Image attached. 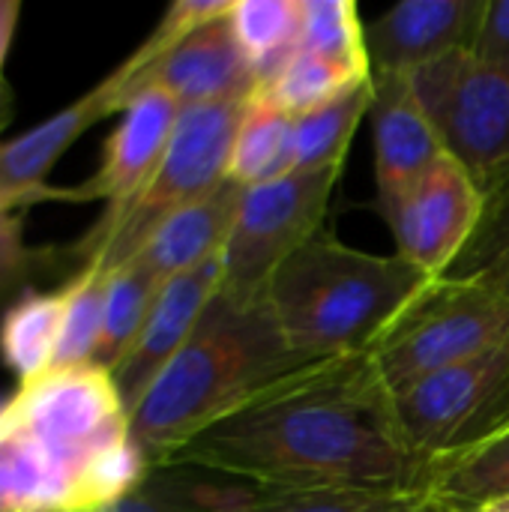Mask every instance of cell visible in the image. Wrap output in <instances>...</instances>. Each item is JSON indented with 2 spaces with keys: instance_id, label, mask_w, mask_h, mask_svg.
Masks as SVG:
<instances>
[{
  "instance_id": "cell-1",
  "label": "cell",
  "mask_w": 509,
  "mask_h": 512,
  "mask_svg": "<svg viewBox=\"0 0 509 512\" xmlns=\"http://www.w3.org/2000/svg\"><path fill=\"white\" fill-rule=\"evenodd\" d=\"M171 465L270 489H432L369 354L315 360L198 435Z\"/></svg>"
},
{
  "instance_id": "cell-2",
  "label": "cell",
  "mask_w": 509,
  "mask_h": 512,
  "mask_svg": "<svg viewBox=\"0 0 509 512\" xmlns=\"http://www.w3.org/2000/svg\"><path fill=\"white\" fill-rule=\"evenodd\" d=\"M150 471L105 369H54L0 402V512H105Z\"/></svg>"
},
{
  "instance_id": "cell-3",
  "label": "cell",
  "mask_w": 509,
  "mask_h": 512,
  "mask_svg": "<svg viewBox=\"0 0 509 512\" xmlns=\"http://www.w3.org/2000/svg\"><path fill=\"white\" fill-rule=\"evenodd\" d=\"M309 363L282 339L267 297L237 303L219 291L129 414L132 438L153 471L171 468L198 435Z\"/></svg>"
},
{
  "instance_id": "cell-4",
  "label": "cell",
  "mask_w": 509,
  "mask_h": 512,
  "mask_svg": "<svg viewBox=\"0 0 509 512\" xmlns=\"http://www.w3.org/2000/svg\"><path fill=\"white\" fill-rule=\"evenodd\" d=\"M432 279L396 255H372L315 234L270 279L267 306L288 348L306 360L363 354Z\"/></svg>"
},
{
  "instance_id": "cell-5",
  "label": "cell",
  "mask_w": 509,
  "mask_h": 512,
  "mask_svg": "<svg viewBox=\"0 0 509 512\" xmlns=\"http://www.w3.org/2000/svg\"><path fill=\"white\" fill-rule=\"evenodd\" d=\"M246 102L183 108L159 168L126 207L105 213L84 234L75 249L81 261H99L108 270L123 267L168 216L219 189L228 180L234 135Z\"/></svg>"
},
{
  "instance_id": "cell-6",
  "label": "cell",
  "mask_w": 509,
  "mask_h": 512,
  "mask_svg": "<svg viewBox=\"0 0 509 512\" xmlns=\"http://www.w3.org/2000/svg\"><path fill=\"white\" fill-rule=\"evenodd\" d=\"M509 348V297L489 288L432 279L366 351L390 393L426 375Z\"/></svg>"
},
{
  "instance_id": "cell-7",
  "label": "cell",
  "mask_w": 509,
  "mask_h": 512,
  "mask_svg": "<svg viewBox=\"0 0 509 512\" xmlns=\"http://www.w3.org/2000/svg\"><path fill=\"white\" fill-rule=\"evenodd\" d=\"M393 405L408 444L441 471L509 432V348L426 375Z\"/></svg>"
},
{
  "instance_id": "cell-8",
  "label": "cell",
  "mask_w": 509,
  "mask_h": 512,
  "mask_svg": "<svg viewBox=\"0 0 509 512\" xmlns=\"http://www.w3.org/2000/svg\"><path fill=\"white\" fill-rule=\"evenodd\" d=\"M342 165L291 171L273 183L252 186L222 249V294L237 303H258L276 270L315 234L333 195Z\"/></svg>"
},
{
  "instance_id": "cell-9",
  "label": "cell",
  "mask_w": 509,
  "mask_h": 512,
  "mask_svg": "<svg viewBox=\"0 0 509 512\" xmlns=\"http://www.w3.org/2000/svg\"><path fill=\"white\" fill-rule=\"evenodd\" d=\"M411 84L453 153L474 177L509 159V69L453 51L417 72Z\"/></svg>"
},
{
  "instance_id": "cell-10",
  "label": "cell",
  "mask_w": 509,
  "mask_h": 512,
  "mask_svg": "<svg viewBox=\"0 0 509 512\" xmlns=\"http://www.w3.org/2000/svg\"><path fill=\"white\" fill-rule=\"evenodd\" d=\"M111 75L117 81L120 108L144 90H162L180 108L246 102L258 93V78L237 42L231 9L198 24L150 63L129 66L123 60Z\"/></svg>"
},
{
  "instance_id": "cell-11",
  "label": "cell",
  "mask_w": 509,
  "mask_h": 512,
  "mask_svg": "<svg viewBox=\"0 0 509 512\" xmlns=\"http://www.w3.org/2000/svg\"><path fill=\"white\" fill-rule=\"evenodd\" d=\"M384 216L399 255L429 279H441L477 228L480 186L453 153H444Z\"/></svg>"
},
{
  "instance_id": "cell-12",
  "label": "cell",
  "mask_w": 509,
  "mask_h": 512,
  "mask_svg": "<svg viewBox=\"0 0 509 512\" xmlns=\"http://www.w3.org/2000/svg\"><path fill=\"white\" fill-rule=\"evenodd\" d=\"M489 0H405L366 27L372 75H411L453 51H471Z\"/></svg>"
},
{
  "instance_id": "cell-13",
  "label": "cell",
  "mask_w": 509,
  "mask_h": 512,
  "mask_svg": "<svg viewBox=\"0 0 509 512\" xmlns=\"http://www.w3.org/2000/svg\"><path fill=\"white\" fill-rule=\"evenodd\" d=\"M120 96L114 75L102 78L93 90L81 99L66 105L63 111L51 114L39 126L15 135L12 141L0 144V210L18 213L24 204L45 201V198H66L72 201V189L48 186V174L54 162L102 117L120 114Z\"/></svg>"
},
{
  "instance_id": "cell-14",
  "label": "cell",
  "mask_w": 509,
  "mask_h": 512,
  "mask_svg": "<svg viewBox=\"0 0 509 512\" xmlns=\"http://www.w3.org/2000/svg\"><path fill=\"white\" fill-rule=\"evenodd\" d=\"M219 288H222V255L198 264L189 273L174 276L162 288L135 345L108 372L129 414L138 408V402L159 378V372L171 363V357L183 348L198 318L204 315L207 303L219 294Z\"/></svg>"
},
{
  "instance_id": "cell-15",
  "label": "cell",
  "mask_w": 509,
  "mask_h": 512,
  "mask_svg": "<svg viewBox=\"0 0 509 512\" xmlns=\"http://www.w3.org/2000/svg\"><path fill=\"white\" fill-rule=\"evenodd\" d=\"M183 108L162 90L138 93L111 132L99 171L72 189V201H108L105 213L126 207L159 168Z\"/></svg>"
},
{
  "instance_id": "cell-16",
  "label": "cell",
  "mask_w": 509,
  "mask_h": 512,
  "mask_svg": "<svg viewBox=\"0 0 509 512\" xmlns=\"http://www.w3.org/2000/svg\"><path fill=\"white\" fill-rule=\"evenodd\" d=\"M372 126H375V180L381 210L399 201L444 153L411 75H372Z\"/></svg>"
},
{
  "instance_id": "cell-17",
  "label": "cell",
  "mask_w": 509,
  "mask_h": 512,
  "mask_svg": "<svg viewBox=\"0 0 509 512\" xmlns=\"http://www.w3.org/2000/svg\"><path fill=\"white\" fill-rule=\"evenodd\" d=\"M201 512H450L429 489H270L237 480H183Z\"/></svg>"
},
{
  "instance_id": "cell-18",
  "label": "cell",
  "mask_w": 509,
  "mask_h": 512,
  "mask_svg": "<svg viewBox=\"0 0 509 512\" xmlns=\"http://www.w3.org/2000/svg\"><path fill=\"white\" fill-rule=\"evenodd\" d=\"M243 195H246V186L228 177L210 195L168 216L150 234V240L141 246V252L132 261L141 264L153 279L168 285L174 276L189 273L198 264L222 255L228 234L234 228V219L240 213Z\"/></svg>"
},
{
  "instance_id": "cell-19",
  "label": "cell",
  "mask_w": 509,
  "mask_h": 512,
  "mask_svg": "<svg viewBox=\"0 0 509 512\" xmlns=\"http://www.w3.org/2000/svg\"><path fill=\"white\" fill-rule=\"evenodd\" d=\"M480 186V219L441 279L471 282L509 297V159L474 177Z\"/></svg>"
},
{
  "instance_id": "cell-20",
  "label": "cell",
  "mask_w": 509,
  "mask_h": 512,
  "mask_svg": "<svg viewBox=\"0 0 509 512\" xmlns=\"http://www.w3.org/2000/svg\"><path fill=\"white\" fill-rule=\"evenodd\" d=\"M66 315V294L60 291H21L0 318V360L18 378L30 384L51 372Z\"/></svg>"
},
{
  "instance_id": "cell-21",
  "label": "cell",
  "mask_w": 509,
  "mask_h": 512,
  "mask_svg": "<svg viewBox=\"0 0 509 512\" xmlns=\"http://www.w3.org/2000/svg\"><path fill=\"white\" fill-rule=\"evenodd\" d=\"M297 168L294 117L270 105L264 96H252L243 108L228 177L246 189L273 183Z\"/></svg>"
},
{
  "instance_id": "cell-22",
  "label": "cell",
  "mask_w": 509,
  "mask_h": 512,
  "mask_svg": "<svg viewBox=\"0 0 509 512\" xmlns=\"http://www.w3.org/2000/svg\"><path fill=\"white\" fill-rule=\"evenodd\" d=\"M231 24L255 69L258 90L303 48V0H234Z\"/></svg>"
},
{
  "instance_id": "cell-23",
  "label": "cell",
  "mask_w": 509,
  "mask_h": 512,
  "mask_svg": "<svg viewBox=\"0 0 509 512\" xmlns=\"http://www.w3.org/2000/svg\"><path fill=\"white\" fill-rule=\"evenodd\" d=\"M375 81L363 78L327 105L303 114L294 120V141H297V168L294 171H315L342 165L348 144L363 120V114L372 108Z\"/></svg>"
},
{
  "instance_id": "cell-24",
  "label": "cell",
  "mask_w": 509,
  "mask_h": 512,
  "mask_svg": "<svg viewBox=\"0 0 509 512\" xmlns=\"http://www.w3.org/2000/svg\"><path fill=\"white\" fill-rule=\"evenodd\" d=\"M429 492L450 512H489L509 504V432L447 462Z\"/></svg>"
},
{
  "instance_id": "cell-25",
  "label": "cell",
  "mask_w": 509,
  "mask_h": 512,
  "mask_svg": "<svg viewBox=\"0 0 509 512\" xmlns=\"http://www.w3.org/2000/svg\"><path fill=\"white\" fill-rule=\"evenodd\" d=\"M162 282L153 279L141 264L126 261L123 267L111 270V285H108V300H105V321H102V336L99 348L93 357L96 369L111 372L135 345L138 333L144 330L159 294Z\"/></svg>"
},
{
  "instance_id": "cell-26",
  "label": "cell",
  "mask_w": 509,
  "mask_h": 512,
  "mask_svg": "<svg viewBox=\"0 0 509 512\" xmlns=\"http://www.w3.org/2000/svg\"><path fill=\"white\" fill-rule=\"evenodd\" d=\"M108 285H111V270L99 261L81 264V270L63 285L66 315H63V333L51 372L93 366L102 336V321H105Z\"/></svg>"
},
{
  "instance_id": "cell-27",
  "label": "cell",
  "mask_w": 509,
  "mask_h": 512,
  "mask_svg": "<svg viewBox=\"0 0 509 512\" xmlns=\"http://www.w3.org/2000/svg\"><path fill=\"white\" fill-rule=\"evenodd\" d=\"M303 51L324 57L354 78H372L366 27L354 0H303Z\"/></svg>"
},
{
  "instance_id": "cell-28",
  "label": "cell",
  "mask_w": 509,
  "mask_h": 512,
  "mask_svg": "<svg viewBox=\"0 0 509 512\" xmlns=\"http://www.w3.org/2000/svg\"><path fill=\"white\" fill-rule=\"evenodd\" d=\"M357 81H363V78H354L345 69L327 63L324 57L300 48L294 54V60L267 87L258 90V96H264L270 105H276L279 111H285L288 117L297 120V117L327 105L330 99H336Z\"/></svg>"
},
{
  "instance_id": "cell-29",
  "label": "cell",
  "mask_w": 509,
  "mask_h": 512,
  "mask_svg": "<svg viewBox=\"0 0 509 512\" xmlns=\"http://www.w3.org/2000/svg\"><path fill=\"white\" fill-rule=\"evenodd\" d=\"M105 512H201L189 495L183 492L177 477L168 474H153L132 492L126 495L120 504H114L111 510Z\"/></svg>"
},
{
  "instance_id": "cell-30",
  "label": "cell",
  "mask_w": 509,
  "mask_h": 512,
  "mask_svg": "<svg viewBox=\"0 0 509 512\" xmlns=\"http://www.w3.org/2000/svg\"><path fill=\"white\" fill-rule=\"evenodd\" d=\"M42 252L27 249L21 234V216L12 210H0V294L15 288L36 267Z\"/></svg>"
},
{
  "instance_id": "cell-31",
  "label": "cell",
  "mask_w": 509,
  "mask_h": 512,
  "mask_svg": "<svg viewBox=\"0 0 509 512\" xmlns=\"http://www.w3.org/2000/svg\"><path fill=\"white\" fill-rule=\"evenodd\" d=\"M471 51L492 66L509 69V0H489L480 36Z\"/></svg>"
},
{
  "instance_id": "cell-32",
  "label": "cell",
  "mask_w": 509,
  "mask_h": 512,
  "mask_svg": "<svg viewBox=\"0 0 509 512\" xmlns=\"http://www.w3.org/2000/svg\"><path fill=\"white\" fill-rule=\"evenodd\" d=\"M18 15H21L18 0H0V90L6 87L3 84V63H6L9 45H12L15 27H18Z\"/></svg>"
},
{
  "instance_id": "cell-33",
  "label": "cell",
  "mask_w": 509,
  "mask_h": 512,
  "mask_svg": "<svg viewBox=\"0 0 509 512\" xmlns=\"http://www.w3.org/2000/svg\"><path fill=\"white\" fill-rule=\"evenodd\" d=\"M9 114H12V96H9V90L3 87V90H0V129L6 126Z\"/></svg>"
},
{
  "instance_id": "cell-34",
  "label": "cell",
  "mask_w": 509,
  "mask_h": 512,
  "mask_svg": "<svg viewBox=\"0 0 509 512\" xmlns=\"http://www.w3.org/2000/svg\"><path fill=\"white\" fill-rule=\"evenodd\" d=\"M501 512H509V504H504V507H498Z\"/></svg>"
}]
</instances>
